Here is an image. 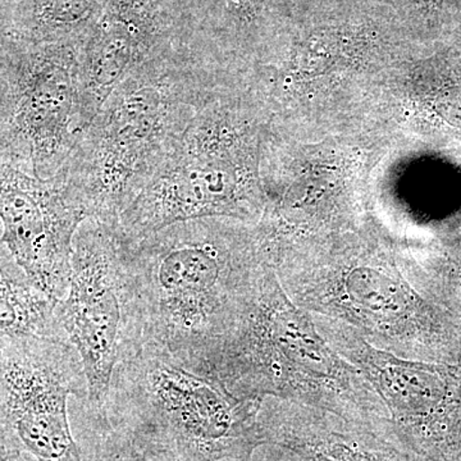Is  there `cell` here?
<instances>
[{"instance_id":"12","label":"cell","mask_w":461,"mask_h":461,"mask_svg":"<svg viewBox=\"0 0 461 461\" xmlns=\"http://www.w3.org/2000/svg\"><path fill=\"white\" fill-rule=\"evenodd\" d=\"M181 48L171 0H107L80 47L78 133L127 76Z\"/></svg>"},{"instance_id":"9","label":"cell","mask_w":461,"mask_h":461,"mask_svg":"<svg viewBox=\"0 0 461 461\" xmlns=\"http://www.w3.org/2000/svg\"><path fill=\"white\" fill-rule=\"evenodd\" d=\"M126 249L115 227L86 220L76 232L68 288L54 306L58 326L83 363L87 399H107L127 342Z\"/></svg>"},{"instance_id":"15","label":"cell","mask_w":461,"mask_h":461,"mask_svg":"<svg viewBox=\"0 0 461 461\" xmlns=\"http://www.w3.org/2000/svg\"><path fill=\"white\" fill-rule=\"evenodd\" d=\"M117 451L113 459L109 461H153L138 445L130 442V439H126L122 447H118Z\"/></svg>"},{"instance_id":"3","label":"cell","mask_w":461,"mask_h":461,"mask_svg":"<svg viewBox=\"0 0 461 461\" xmlns=\"http://www.w3.org/2000/svg\"><path fill=\"white\" fill-rule=\"evenodd\" d=\"M229 77L186 47L145 63L78 135L62 175L87 220L118 227L187 123Z\"/></svg>"},{"instance_id":"5","label":"cell","mask_w":461,"mask_h":461,"mask_svg":"<svg viewBox=\"0 0 461 461\" xmlns=\"http://www.w3.org/2000/svg\"><path fill=\"white\" fill-rule=\"evenodd\" d=\"M264 122L266 113L247 81L227 78L124 209L121 235L141 239L200 218L256 224L267 202L260 171Z\"/></svg>"},{"instance_id":"14","label":"cell","mask_w":461,"mask_h":461,"mask_svg":"<svg viewBox=\"0 0 461 461\" xmlns=\"http://www.w3.org/2000/svg\"><path fill=\"white\" fill-rule=\"evenodd\" d=\"M54 306L9 251H0V335L67 339L58 326Z\"/></svg>"},{"instance_id":"8","label":"cell","mask_w":461,"mask_h":461,"mask_svg":"<svg viewBox=\"0 0 461 461\" xmlns=\"http://www.w3.org/2000/svg\"><path fill=\"white\" fill-rule=\"evenodd\" d=\"M311 317L327 344L377 391L403 444L430 461H461V375L456 368L402 359L375 348L345 324Z\"/></svg>"},{"instance_id":"7","label":"cell","mask_w":461,"mask_h":461,"mask_svg":"<svg viewBox=\"0 0 461 461\" xmlns=\"http://www.w3.org/2000/svg\"><path fill=\"white\" fill-rule=\"evenodd\" d=\"M86 396L83 363L67 339L0 335V446L35 461H83L68 397Z\"/></svg>"},{"instance_id":"10","label":"cell","mask_w":461,"mask_h":461,"mask_svg":"<svg viewBox=\"0 0 461 461\" xmlns=\"http://www.w3.org/2000/svg\"><path fill=\"white\" fill-rule=\"evenodd\" d=\"M86 220L65 176L26 175L0 158V242L54 304L66 295L75 235Z\"/></svg>"},{"instance_id":"13","label":"cell","mask_w":461,"mask_h":461,"mask_svg":"<svg viewBox=\"0 0 461 461\" xmlns=\"http://www.w3.org/2000/svg\"><path fill=\"white\" fill-rule=\"evenodd\" d=\"M264 446L294 461H423L393 423L371 424L278 399L259 411Z\"/></svg>"},{"instance_id":"11","label":"cell","mask_w":461,"mask_h":461,"mask_svg":"<svg viewBox=\"0 0 461 461\" xmlns=\"http://www.w3.org/2000/svg\"><path fill=\"white\" fill-rule=\"evenodd\" d=\"M80 47L45 42L12 67L11 112L5 145L30 160L33 176L65 171L77 141L80 113Z\"/></svg>"},{"instance_id":"4","label":"cell","mask_w":461,"mask_h":461,"mask_svg":"<svg viewBox=\"0 0 461 461\" xmlns=\"http://www.w3.org/2000/svg\"><path fill=\"white\" fill-rule=\"evenodd\" d=\"M190 369L240 399L271 397L364 423H391L375 387L291 302L272 266L229 332Z\"/></svg>"},{"instance_id":"2","label":"cell","mask_w":461,"mask_h":461,"mask_svg":"<svg viewBox=\"0 0 461 461\" xmlns=\"http://www.w3.org/2000/svg\"><path fill=\"white\" fill-rule=\"evenodd\" d=\"M273 268L294 304L345 324L379 350L435 363L450 339L423 277L372 218L287 249Z\"/></svg>"},{"instance_id":"16","label":"cell","mask_w":461,"mask_h":461,"mask_svg":"<svg viewBox=\"0 0 461 461\" xmlns=\"http://www.w3.org/2000/svg\"><path fill=\"white\" fill-rule=\"evenodd\" d=\"M0 461H35L26 455L16 453V451L7 450L0 446Z\"/></svg>"},{"instance_id":"6","label":"cell","mask_w":461,"mask_h":461,"mask_svg":"<svg viewBox=\"0 0 461 461\" xmlns=\"http://www.w3.org/2000/svg\"><path fill=\"white\" fill-rule=\"evenodd\" d=\"M262 402L240 399L156 348L127 345L102 408L133 427V444L149 456L253 461L264 446Z\"/></svg>"},{"instance_id":"1","label":"cell","mask_w":461,"mask_h":461,"mask_svg":"<svg viewBox=\"0 0 461 461\" xmlns=\"http://www.w3.org/2000/svg\"><path fill=\"white\" fill-rule=\"evenodd\" d=\"M126 249V345H144L185 368L233 326L267 266L254 224L185 221Z\"/></svg>"}]
</instances>
